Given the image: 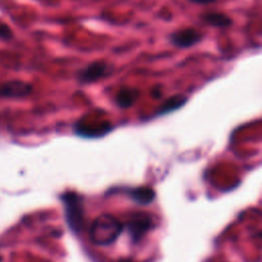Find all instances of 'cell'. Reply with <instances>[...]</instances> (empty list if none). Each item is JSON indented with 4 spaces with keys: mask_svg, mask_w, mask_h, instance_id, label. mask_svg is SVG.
<instances>
[{
    "mask_svg": "<svg viewBox=\"0 0 262 262\" xmlns=\"http://www.w3.org/2000/svg\"><path fill=\"white\" fill-rule=\"evenodd\" d=\"M138 97H139L138 89L124 87L118 91L115 98V102L121 108H128L135 103Z\"/></svg>",
    "mask_w": 262,
    "mask_h": 262,
    "instance_id": "5b68a950",
    "label": "cell"
},
{
    "mask_svg": "<svg viewBox=\"0 0 262 262\" xmlns=\"http://www.w3.org/2000/svg\"><path fill=\"white\" fill-rule=\"evenodd\" d=\"M0 261H1V257H0Z\"/></svg>",
    "mask_w": 262,
    "mask_h": 262,
    "instance_id": "7c38bea8",
    "label": "cell"
},
{
    "mask_svg": "<svg viewBox=\"0 0 262 262\" xmlns=\"http://www.w3.org/2000/svg\"><path fill=\"white\" fill-rule=\"evenodd\" d=\"M149 220L144 217H138L134 220H131L128 223V228L132 237H140L148 228Z\"/></svg>",
    "mask_w": 262,
    "mask_h": 262,
    "instance_id": "9c48e42d",
    "label": "cell"
},
{
    "mask_svg": "<svg viewBox=\"0 0 262 262\" xmlns=\"http://www.w3.org/2000/svg\"><path fill=\"white\" fill-rule=\"evenodd\" d=\"M131 198L138 204H148L154 200V191L150 188L146 187H138L133 189L131 192Z\"/></svg>",
    "mask_w": 262,
    "mask_h": 262,
    "instance_id": "30bf717a",
    "label": "cell"
},
{
    "mask_svg": "<svg viewBox=\"0 0 262 262\" xmlns=\"http://www.w3.org/2000/svg\"><path fill=\"white\" fill-rule=\"evenodd\" d=\"M113 125L107 122H103L99 124L98 126H86L82 124H76L75 126V132L79 136L88 137V138H96L101 137L107 134L113 130Z\"/></svg>",
    "mask_w": 262,
    "mask_h": 262,
    "instance_id": "277c9868",
    "label": "cell"
},
{
    "mask_svg": "<svg viewBox=\"0 0 262 262\" xmlns=\"http://www.w3.org/2000/svg\"><path fill=\"white\" fill-rule=\"evenodd\" d=\"M204 38V35L193 29V28H185L182 30H178L169 36L170 43L178 48H188L198 43H200Z\"/></svg>",
    "mask_w": 262,
    "mask_h": 262,
    "instance_id": "3957f363",
    "label": "cell"
},
{
    "mask_svg": "<svg viewBox=\"0 0 262 262\" xmlns=\"http://www.w3.org/2000/svg\"><path fill=\"white\" fill-rule=\"evenodd\" d=\"M31 91H32V86L30 84H27L20 81H13L4 86L3 95L25 96V95H28Z\"/></svg>",
    "mask_w": 262,
    "mask_h": 262,
    "instance_id": "ba28073f",
    "label": "cell"
},
{
    "mask_svg": "<svg viewBox=\"0 0 262 262\" xmlns=\"http://www.w3.org/2000/svg\"><path fill=\"white\" fill-rule=\"evenodd\" d=\"M113 72L114 67L108 62L93 61L77 73V79L83 84H89L111 76Z\"/></svg>",
    "mask_w": 262,
    "mask_h": 262,
    "instance_id": "6da1fadb",
    "label": "cell"
},
{
    "mask_svg": "<svg viewBox=\"0 0 262 262\" xmlns=\"http://www.w3.org/2000/svg\"><path fill=\"white\" fill-rule=\"evenodd\" d=\"M202 20L214 28H227L232 25V19L225 13L209 11L205 12L201 16Z\"/></svg>",
    "mask_w": 262,
    "mask_h": 262,
    "instance_id": "52a82bcc",
    "label": "cell"
},
{
    "mask_svg": "<svg viewBox=\"0 0 262 262\" xmlns=\"http://www.w3.org/2000/svg\"><path fill=\"white\" fill-rule=\"evenodd\" d=\"M192 3H196V4H201V5H207L210 3L215 2L216 0H189Z\"/></svg>",
    "mask_w": 262,
    "mask_h": 262,
    "instance_id": "8fae6325",
    "label": "cell"
},
{
    "mask_svg": "<svg viewBox=\"0 0 262 262\" xmlns=\"http://www.w3.org/2000/svg\"><path fill=\"white\" fill-rule=\"evenodd\" d=\"M64 205L66 219L73 230H79L83 221V211L80 198L75 193H66L62 195Z\"/></svg>",
    "mask_w": 262,
    "mask_h": 262,
    "instance_id": "7a4b0ae2",
    "label": "cell"
},
{
    "mask_svg": "<svg viewBox=\"0 0 262 262\" xmlns=\"http://www.w3.org/2000/svg\"><path fill=\"white\" fill-rule=\"evenodd\" d=\"M187 101V96H184L182 94H176L174 96L169 97L164 101V103L156 111L155 116L160 117L167 115L169 113H172L180 107H182Z\"/></svg>",
    "mask_w": 262,
    "mask_h": 262,
    "instance_id": "8992f818",
    "label": "cell"
}]
</instances>
